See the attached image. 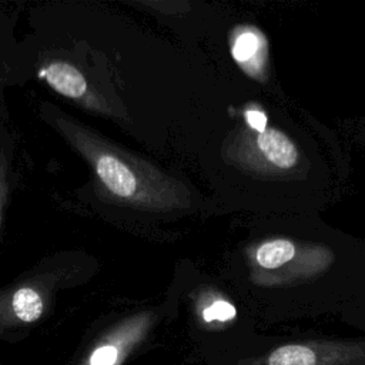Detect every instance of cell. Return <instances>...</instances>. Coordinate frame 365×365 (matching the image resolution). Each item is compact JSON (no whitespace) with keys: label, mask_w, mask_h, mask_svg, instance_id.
Listing matches in <instances>:
<instances>
[{"label":"cell","mask_w":365,"mask_h":365,"mask_svg":"<svg viewBox=\"0 0 365 365\" xmlns=\"http://www.w3.org/2000/svg\"><path fill=\"white\" fill-rule=\"evenodd\" d=\"M46 118L91 165L103 187L120 202L155 212L177 211L190 205L185 185L154 164L114 145L56 108H51Z\"/></svg>","instance_id":"obj_1"},{"label":"cell","mask_w":365,"mask_h":365,"mask_svg":"<svg viewBox=\"0 0 365 365\" xmlns=\"http://www.w3.org/2000/svg\"><path fill=\"white\" fill-rule=\"evenodd\" d=\"M242 365H365V342H289L251 358Z\"/></svg>","instance_id":"obj_2"},{"label":"cell","mask_w":365,"mask_h":365,"mask_svg":"<svg viewBox=\"0 0 365 365\" xmlns=\"http://www.w3.org/2000/svg\"><path fill=\"white\" fill-rule=\"evenodd\" d=\"M41 76L58 94L77 101L90 111L106 115L111 114L108 103L90 87L86 77L76 66L67 61L53 60L43 67Z\"/></svg>","instance_id":"obj_3"},{"label":"cell","mask_w":365,"mask_h":365,"mask_svg":"<svg viewBox=\"0 0 365 365\" xmlns=\"http://www.w3.org/2000/svg\"><path fill=\"white\" fill-rule=\"evenodd\" d=\"M265 158L279 168H291L297 164L298 151L289 138L277 130H265L257 138Z\"/></svg>","instance_id":"obj_4"},{"label":"cell","mask_w":365,"mask_h":365,"mask_svg":"<svg viewBox=\"0 0 365 365\" xmlns=\"http://www.w3.org/2000/svg\"><path fill=\"white\" fill-rule=\"evenodd\" d=\"M10 307L13 315L26 324L37 321L44 308L41 292L30 285L19 287L10 297Z\"/></svg>","instance_id":"obj_5"},{"label":"cell","mask_w":365,"mask_h":365,"mask_svg":"<svg viewBox=\"0 0 365 365\" xmlns=\"http://www.w3.org/2000/svg\"><path fill=\"white\" fill-rule=\"evenodd\" d=\"M295 254V247L288 240H275L262 244L257 251V261L261 267L274 269L288 262Z\"/></svg>","instance_id":"obj_6"},{"label":"cell","mask_w":365,"mask_h":365,"mask_svg":"<svg viewBox=\"0 0 365 365\" xmlns=\"http://www.w3.org/2000/svg\"><path fill=\"white\" fill-rule=\"evenodd\" d=\"M259 47V38L257 34H254L252 31H244L241 34H238L232 43V57L235 58V61L238 63H248L255 53L258 51Z\"/></svg>","instance_id":"obj_7"},{"label":"cell","mask_w":365,"mask_h":365,"mask_svg":"<svg viewBox=\"0 0 365 365\" xmlns=\"http://www.w3.org/2000/svg\"><path fill=\"white\" fill-rule=\"evenodd\" d=\"M237 309L232 304L224 299H217L202 309V319L205 322H227L235 318Z\"/></svg>","instance_id":"obj_8"},{"label":"cell","mask_w":365,"mask_h":365,"mask_svg":"<svg viewBox=\"0 0 365 365\" xmlns=\"http://www.w3.org/2000/svg\"><path fill=\"white\" fill-rule=\"evenodd\" d=\"M120 349L115 344H106L93 351L88 365H115L118 361Z\"/></svg>","instance_id":"obj_9"},{"label":"cell","mask_w":365,"mask_h":365,"mask_svg":"<svg viewBox=\"0 0 365 365\" xmlns=\"http://www.w3.org/2000/svg\"><path fill=\"white\" fill-rule=\"evenodd\" d=\"M9 165H7V158L4 153L0 150V222H1V214L7 201V194H9Z\"/></svg>","instance_id":"obj_10"},{"label":"cell","mask_w":365,"mask_h":365,"mask_svg":"<svg viewBox=\"0 0 365 365\" xmlns=\"http://www.w3.org/2000/svg\"><path fill=\"white\" fill-rule=\"evenodd\" d=\"M245 118H247L248 124L254 130H257L259 134L267 130V117L264 113L257 111V110H250L245 113Z\"/></svg>","instance_id":"obj_11"}]
</instances>
